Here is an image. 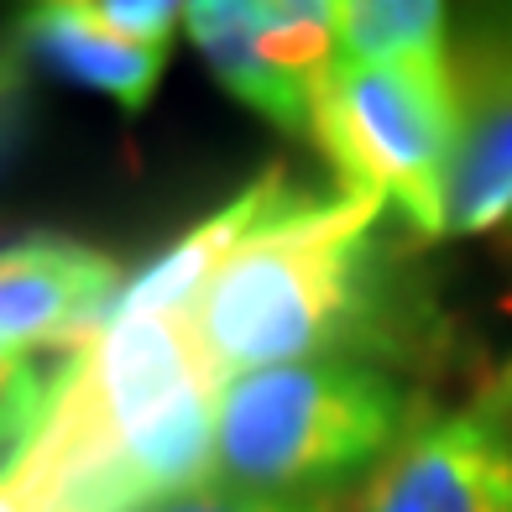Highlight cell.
<instances>
[{
    "instance_id": "obj_1",
    "label": "cell",
    "mask_w": 512,
    "mask_h": 512,
    "mask_svg": "<svg viewBox=\"0 0 512 512\" xmlns=\"http://www.w3.org/2000/svg\"><path fill=\"white\" fill-rule=\"evenodd\" d=\"M220 387L183 314H105L0 486L37 512H152L215 471Z\"/></svg>"
},
{
    "instance_id": "obj_2",
    "label": "cell",
    "mask_w": 512,
    "mask_h": 512,
    "mask_svg": "<svg viewBox=\"0 0 512 512\" xmlns=\"http://www.w3.org/2000/svg\"><path fill=\"white\" fill-rule=\"evenodd\" d=\"M382 220L387 209L366 194L293 189L225 256L183 314L220 392L267 366L382 361L398 340Z\"/></svg>"
},
{
    "instance_id": "obj_3",
    "label": "cell",
    "mask_w": 512,
    "mask_h": 512,
    "mask_svg": "<svg viewBox=\"0 0 512 512\" xmlns=\"http://www.w3.org/2000/svg\"><path fill=\"white\" fill-rule=\"evenodd\" d=\"M413 429L403 387L366 361H298L236 377L215 408V476L236 492L319 497Z\"/></svg>"
},
{
    "instance_id": "obj_4",
    "label": "cell",
    "mask_w": 512,
    "mask_h": 512,
    "mask_svg": "<svg viewBox=\"0 0 512 512\" xmlns=\"http://www.w3.org/2000/svg\"><path fill=\"white\" fill-rule=\"evenodd\" d=\"M309 136L340 189L377 199L413 236H445L460 136L455 53L403 63H330L309 95Z\"/></svg>"
},
{
    "instance_id": "obj_5",
    "label": "cell",
    "mask_w": 512,
    "mask_h": 512,
    "mask_svg": "<svg viewBox=\"0 0 512 512\" xmlns=\"http://www.w3.org/2000/svg\"><path fill=\"white\" fill-rule=\"evenodd\" d=\"M345 512H512V366L465 408L413 418Z\"/></svg>"
},
{
    "instance_id": "obj_6",
    "label": "cell",
    "mask_w": 512,
    "mask_h": 512,
    "mask_svg": "<svg viewBox=\"0 0 512 512\" xmlns=\"http://www.w3.org/2000/svg\"><path fill=\"white\" fill-rule=\"evenodd\" d=\"M460 136L450 162L445 236H512V11L455 42Z\"/></svg>"
},
{
    "instance_id": "obj_7",
    "label": "cell",
    "mask_w": 512,
    "mask_h": 512,
    "mask_svg": "<svg viewBox=\"0 0 512 512\" xmlns=\"http://www.w3.org/2000/svg\"><path fill=\"white\" fill-rule=\"evenodd\" d=\"M121 293V267L105 251L63 236L0 246V351L79 356Z\"/></svg>"
},
{
    "instance_id": "obj_8",
    "label": "cell",
    "mask_w": 512,
    "mask_h": 512,
    "mask_svg": "<svg viewBox=\"0 0 512 512\" xmlns=\"http://www.w3.org/2000/svg\"><path fill=\"white\" fill-rule=\"evenodd\" d=\"M288 194H293V183H288L283 168L256 173L230 204H220L215 215H204L194 230H183V236L162 256H152L147 267H136V277H131L121 293H115V304L105 314H189L194 298L204 293V283L220 272V262Z\"/></svg>"
},
{
    "instance_id": "obj_9",
    "label": "cell",
    "mask_w": 512,
    "mask_h": 512,
    "mask_svg": "<svg viewBox=\"0 0 512 512\" xmlns=\"http://www.w3.org/2000/svg\"><path fill=\"white\" fill-rule=\"evenodd\" d=\"M21 48H32L42 63H53L58 74H68L84 89H100L121 105L126 115H136L168 68L162 48H136V42L115 37L110 27H100L89 0H53V6H32L21 16Z\"/></svg>"
},
{
    "instance_id": "obj_10",
    "label": "cell",
    "mask_w": 512,
    "mask_h": 512,
    "mask_svg": "<svg viewBox=\"0 0 512 512\" xmlns=\"http://www.w3.org/2000/svg\"><path fill=\"white\" fill-rule=\"evenodd\" d=\"M183 32L241 105L262 110L283 131H309V95L272 74L256 53V0H194L183 6Z\"/></svg>"
},
{
    "instance_id": "obj_11",
    "label": "cell",
    "mask_w": 512,
    "mask_h": 512,
    "mask_svg": "<svg viewBox=\"0 0 512 512\" xmlns=\"http://www.w3.org/2000/svg\"><path fill=\"white\" fill-rule=\"evenodd\" d=\"M455 32L450 11L429 0H345L335 21L340 63H403V58H450Z\"/></svg>"
},
{
    "instance_id": "obj_12",
    "label": "cell",
    "mask_w": 512,
    "mask_h": 512,
    "mask_svg": "<svg viewBox=\"0 0 512 512\" xmlns=\"http://www.w3.org/2000/svg\"><path fill=\"white\" fill-rule=\"evenodd\" d=\"M58 377L63 371H42L37 356L0 351V460H6V471L27 455V445L37 439L42 418H48V408L58 398Z\"/></svg>"
},
{
    "instance_id": "obj_13",
    "label": "cell",
    "mask_w": 512,
    "mask_h": 512,
    "mask_svg": "<svg viewBox=\"0 0 512 512\" xmlns=\"http://www.w3.org/2000/svg\"><path fill=\"white\" fill-rule=\"evenodd\" d=\"M89 11L115 37L136 42V48H162V53H168L173 32L183 27V6H173V0H89Z\"/></svg>"
},
{
    "instance_id": "obj_14",
    "label": "cell",
    "mask_w": 512,
    "mask_h": 512,
    "mask_svg": "<svg viewBox=\"0 0 512 512\" xmlns=\"http://www.w3.org/2000/svg\"><path fill=\"white\" fill-rule=\"evenodd\" d=\"M152 512H345L335 497H262V492H236V486H194L183 497L157 502Z\"/></svg>"
},
{
    "instance_id": "obj_15",
    "label": "cell",
    "mask_w": 512,
    "mask_h": 512,
    "mask_svg": "<svg viewBox=\"0 0 512 512\" xmlns=\"http://www.w3.org/2000/svg\"><path fill=\"white\" fill-rule=\"evenodd\" d=\"M16 79H21V63H16V53L6 48V42H0V95H11Z\"/></svg>"
},
{
    "instance_id": "obj_16",
    "label": "cell",
    "mask_w": 512,
    "mask_h": 512,
    "mask_svg": "<svg viewBox=\"0 0 512 512\" xmlns=\"http://www.w3.org/2000/svg\"><path fill=\"white\" fill-rule=\"evenodd\" d=\"M0 512H37V507H27V502L11 492V486H0Z\"/></svg>"
}]
</instances>
